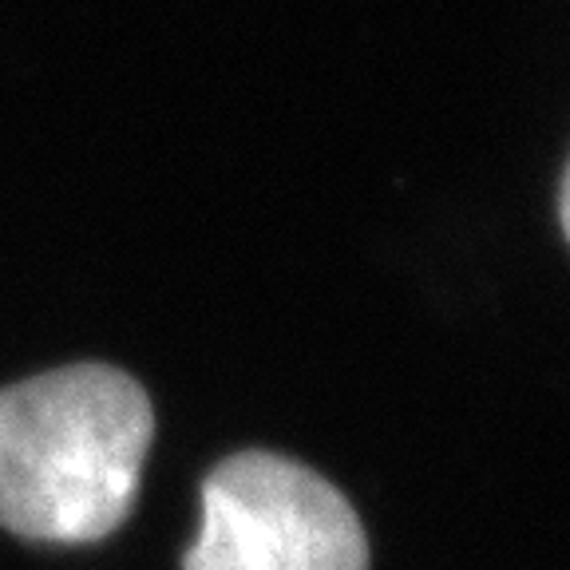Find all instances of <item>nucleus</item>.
I'll return each mask as SVG.
<instances>
[{
  "instance_id": "nucleus-2",
  "label": "nucleus",
  "mask_w": 570,
  "mask_h": 570,
  "mask_svg": "<svg viewBox=\"0 0 570 570\" xmlns=\"http://www.w3.org/2000/svg\"><path fill=\"white\" fill-rule=\"evenodd\" d=\"M183 570H368V539L330 480L285 455L238 452L203 480Z\"/></svg>"
},
{
  "instance_id": "nucleus-1",
  "label": "nucleus",
  "mask_w": 570,
  "mask_h": 570,
  "mask_svg": "<svg viewBox=\"0 0 570 570\" xmlns=\"http://www.w3.org/2000/svg\"><path fill=\"white\" fill-rule=\"evenodd\" d=\"M155 412L111 365H68L0 389V527L96 543L131 515Z\"/></svg>"
}]
</instances>
